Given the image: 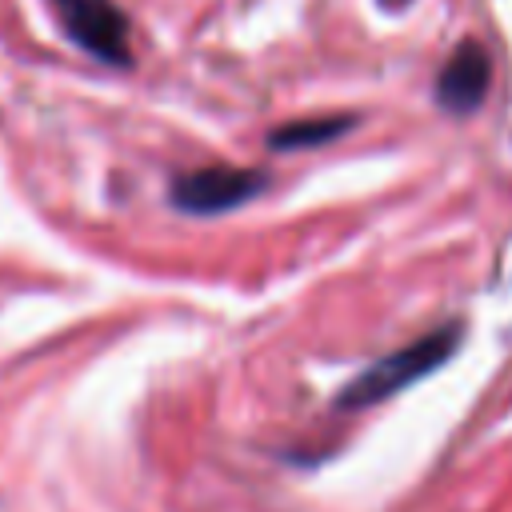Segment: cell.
Instances as JSON below:
<instances>
[{
  "mask_svg": "<svg viewBox=\"0 0 512 512\" xmlns=\"http://www.w3.org/2000/svg\"><path fill=\"white\" fill-rule=\"evenodd\" d=\"M456 344H460V324H440V328L424 332L420 340H412V344H404V348L380 356V360L368 364L360 376H352V380L344 384V392H340L336 404H340V408H368V404H380V400L396 396L400 388L416 384L420 376L436 372V368L456 352Z\"/></svg>",
  "mask_w": 512,
  "mask_h": 512,
  "instance_id": "cell-1",
  "label": "cell"
},
{
  "mask_svg": "<svg viewBox=\"0 0 512 512\" xmlns=\"http://www.w3.org/2000/svg\"><path fill=\"white\" fill-rule=\"evenodd\" d=\"M68 36L104 64H128V20L112 0H52Z\"/></svg>",
  "mask_w": 512,
  "mask_h": 512,
  "instance_id": "cell-3",
  "label": "cell"
},
{
  "mask_svg": "<svg viewBox=\"0 0 512 512\" xmlns=\"http://www.w3.org/2000/svg\"><path fill=\"white\" fill-rule=\"evenodd\" d=\"M268 188V172L260 168H228V164H212V168H196V172H180L168 188L172 204L180 212L192 216H216L228 208H240L248 200H256Z\"/></svg>",
  "mask_w": 512,
  "mask_h": 512,
  "instance_id": "cell-2",
  "label": "cell"
},
{
  "mask_svg": "<svg viewBox=\"0 0 512 512\" xmlns=\"http://www.w3.org/2000/svg\"><path fill=\"white\" fill-rule=\"evenodd\" d=\"M492 84V56L480 40H464L452 48L448 64L436 76V100L448 112H472Z\"/></svg>",
  "mask_w": 512,
  "mask_h": 512,
  "instance_id": "cell-4",
  "label": "cell"
},
{
  "mask_svg": "<svg viewBox=\"0 0 512 512\" xmlns=\"http://www.w3.org/2000/svg\"><path fill=\"white\" fill-rule=\"evenodd\" d=\"M352 124H356V116H308V120H292V124H280V128L268 132V148H276V152L312 148V144H324V140L344 136Z\"/></svg>",
  "mask_w": 512,
  "mask_h": 512,
  "instance_id": "cell-5",
  "label": "cell"
}]
</instances>
